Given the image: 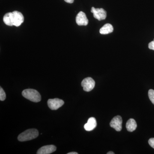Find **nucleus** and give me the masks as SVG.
<instances>
[{
  "instance_id": "20e7f679",
  "label": "nucleus",
  "mask_w": 154,
  "mask_h": 154,
  "mask_svg": "<svg viewBox=\"0 0 154 154\" xmlns=\"http://www.w3.org/2000/svg\"><path fill=\"white\" fill-rule=\"evenodd\" d=\"M91 12L94 14V18L99 21L104 20L107 17V12L103 8H95L92 7Z\"/></svg>"
},
{
  "instance_id": "9b49d317",
  "label": "nucleus",
  "mask_w": 154,
  "mask_h": 154,
  "mask_svg": "<svg viewBox=\"0 0 154 154\" xmlns=\"http://www.w3.org/2000/svg\"><path fill=\"white\" fill-rule=\"evenodd\" d=\"M126 127L128 131L133 132L137 127L136 122L133 119H130L127 122Z\"/></svg>"
},
{
  "instance_id": "1a4fd4ad",
  "label": "nucleus",
  "mask_w": 154,
  "mask_h": 154,
  "mask_svg": "<svg viewBox=\"0 0 154 154\" xmlns=\"http://www.w3.org/2000/svg\"><path fill=\"white\" fill-rule=\"evenodd\" d=\"M57 148L55 146L51 145L43 146L40 148L37 152V154H50L52 153L56 150Z\"/></svg>"
},
{
  "instance_id": "f03ea898",
  "label": "nucleus",
  "mask_w": 154,
  "mask_h": 154,
  "mask_svg": "<svg viewBox=\"0 0 154 154\" xmlns=\"http://www.w3.org/2000/svg\"><path fill=\"white\" fill-rule=\"evenodd\" d=\"M22 96L31 102H38L41 100V96L38 91L34 89H28L24 90Z\"/></svg>"
},
{
  "instance_id": "6ab92c4d",
  "label": "nucleus",
  "mask_w": 154,
  "mask_h": 154,
  "mask_svg": "<svg viewBox=\"0 0 154 154\" xmlns=\"http://www.w3.org/2000/svg\"><path fill=\"white\" fill-rule=\"evenodd\" d=\"M67 154H78V153L76 152H71L68 153Z\"/></svg>"
},
{
  "instance_id": "9d476101",
  "label": "nucleus",
  "mask_w": 154,
  "mask_h": 154,
  "mask_svg": "<svg viewBox=\"0 0 154 154\" xmlns=\"http://www.w3.org/2000/svg\"><path fill=\"white\" fill-rule=\"evenodd\" d=\"M97 122L94 117H91L88 119V122L84 125V128L87 131H91L96 127Z\"/></svg>"
},
{
  "instance_id": "ddd939ff",
  "label": "nucleus",
  "mask_w": 154,
  "mask_h": 154,
  "mask_svg": "<svg viewBox=\"0 0 154 154\" xmlns=\"http://www.w3.org/2000/svg\"><path fill=\"white\" fill-rule=\"evenodd\" d=\"M3 21L4 23L8 26H13V13L10 12L5 14L3 17Z\"/></svg>"
},
{
  "instance_id": "dca6fc26",
  "label": "nucleus",
  "mask_w": 154,
  "mask_h": 154,
  "mask_svg": "<svg viewBox=\"0 0 154 154\" xmlns=\"http://www.w3.org/2000/svg\"><path fill=\"white\" fill-rule=\"evenodd\" d=\"M149 145L154 149V138L149 139L148 141Z\"/></svg>"
},
{
  "instance_id": "a211bd4d",
  "label": "nucleus",
  "mask_w": 154,
  "mask_h": 154,
  "mask_svg": "<svg viewBox=\"0 0 154 154\" xmlns=\"http://www.w3.org/2000/svg\"><path fill=\"white\" fill-rule=\"evenodd\" d=\"M65 2L66 3H69V4H72L74 2V0H64Z\"/></svg>"
},
{
  "instance_id": "f3484780",
  "label": "nucleus",
  "mask_w": 154,
  "mask_h": 154,
  "mask_svg": "<svg viewBox=\"0 0 154 154\" xmlns=\"http://www.w3.org/2000/svg\"><path fill=\"white\" fill-rule=\"evenodd\" d=\"M148 47L150 49L154 50V39L153 41L149 43Z\"/></svg>"
},
{
  "instance_id": "aec40b11",
  "label": "nucleus",
  "mask_w": 154,
  "mask_h": 154,
  "mask_svg": "<svg viewBox=\"0 0 154 154\" xmlns=\"http://www.w3.org/2000/svg\"><path fill=\"white\" fill-rule=\"evenodd\" d=\"M107 154H114V153L113 152H109L107 153Z\"/></svg>"
},
{
  "instance_id": "6e6552de",
  "label": "nucleus",
  "mask_w": 154,
  "mask_h": 154,
  "mask_svg": "<svg viewBox=\"0 0 154 154\" xmlns=\"http://www.w3.org/2000/svg\"><path fill=\"white\" fill-rule=\"evenodd\" d=\"M76 22L77 25L79 26H86L88 25V19L85 13L80 11L76 17Z\"/></svg>"
},
{
  "instance_id": "0eeeda50",
  "label": "nucleus",
  "mask_w": 154,
  "mask_h": 154,
  "mask_svg": "<svg viewBox=\"0 0 154 154\" xmlns=\"http://www.w3.org/2000/svg\"><path fill=\"white\" fill-rule=\"evenodd\" d=\"M13 13V25L19 27L24 21V17L21 12L14 11Z\"/></svg>"
},
{
  "instance_id": "423d86ee",
  "label": "nucleus",
  "mask_w": 154,
  "mask_h": 154,
  "mask_svg": "<svg viewBox=\"0 0 154 154\" xmlns=\"http://www.w3.org/2000/svg\"><path fill=\"white\" fill-rule=\"evenodd\" d=\"M122 120L121 116H117L113 117L110 122V125L111 127L113 128L117 131H121L122 129Z\"/></svg>"
},
{
  "instance_id": "39448f33",
  "label": "nucleus",
  "mask_w": 154,
  "mask_h": 154,
  "mask_svg": "<svg viewBox=\"0 0 154 154\" xmlns=\"http://www.w3.org/2000/svg\"><path fill=\"white\" fill-rule=\"evenodd\" d=\"M64 102L63 100L59 99H49L48 101V107L52 110H57L63 106Z\"/></svg>"
},
{
  "instance_id": "f257e3e1",
  "label": "nucleus",
  "mask_w": 154,
  "mask_h": 154,
  "mask_svg": "<svg viewBox=\"0 0 154 154\" xmlns=\"http://www.w3.org/2000/svg\"><path fill=\"white\" fill-rule=\"evenodd\" d=\"M38 136V130L36 129H29L25 131L19 135L18 140L21 142L27 141L36 138Z\"/></svg>"
},
{
  "instance_id": "2eb2a0df",
  "label": "nucleus",
  "mask_w": 154,
  "mask_h": 154,
  "mask_svg": "<svg viewBox=\"0 0 154 154\" xmlns=\"http://www.w3.org/2000/svg\"><path fill=\"white\" fill-rule=\"evenodd\" d=\"M6 94L4 90L2 88H0V100L2 101H4L6 99Z\"/></svg>"
},
{
  "instance_id": "f8f14e48",
  "label": "nucleus",
  "mask_w": 154,
  "mask_h": 154,
  "mask_svg": "<svg viewBox=\"0 0 154 154\" xmlns=\"http://www.w3.org/2000/svg\"><path fill=\"white\" fill-rule=\"evenodd\" d=\"M113 30V26L110 24H106L104 25L99 30L102 34H107L112 33Z\"/></svg>"
},
{
  "instance_id": "4468645a",
  "label": "nucleus",
  "mask_w": 154,
  "mask_h": 154,
  "mask_svg": "<svg viewBox=\"0 0 154 154\" xmlns=\"http://www.w3.org/2000/svg\"><path fill=\"white\" fill-rule=\"evenodd\" d=\"M148 96L150 100L151 101L152 103L154 105V90H149L148 92Z\"/></svg>"
},
{
  "instance_id": "7ed1b4c3",
  "label": "nucleus",
  "mask_w": 154,
  "mask_h": 154,
  "mask_svg": "<svg viewBox=\"0 0 154 154\" xmlns=\"http://www.w3.org/2000/svg\"><path fill=\"white\" fill-rule=\"evenodd\" d=\"M82 86L84 91L90 92L93 90L95 87V81L91 77H88L83 80L82 82Z\"/></svg>"
}]
</instances>
